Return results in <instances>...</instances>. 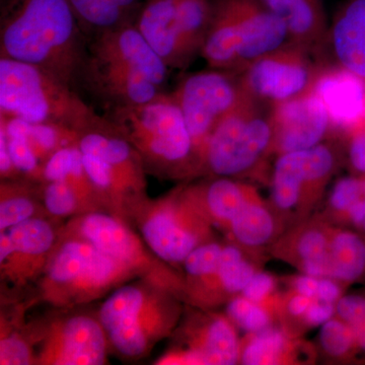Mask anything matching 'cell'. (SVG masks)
<instances>
[{
    "mask_svg": "<svg viewBox=\"0 0 365 365\" xmlns=\"http://www.w3.org/2000/svg\"><path fill=\"white\" fill-rule=\"evenodd\" d=\"M21 187L2 182L1 203H0V230L9 228L34 217L36 204L32 199L21 192Z\"/></svg>",
    "mask_w": 365,
    "mask_h": 365,
    "instance_id": "cell-34",
    "label": "cell"
},
{
    "mask_svg": "<svg viewBox=\"0 0 365 365\" xmlns=\"http://www.w3.org/2000/svg\"><path fill=\"white\" fill-rule=\"evenodd\" d=\"M327 277L345 287L365 277V237L350 227L332 225Z\"/></svg>",
    "mask_w": 365,
    "mask_h": 365,
    "instance_id": "cell-27",
    "label": "cell"
},
{
    "mask_svg": "<svg viewBox=\"0 0 365 365\" xmlns=\"http://www.w3.org/2000/svg\"><path fill=\"white\" fill-rule=\"evenodd\" d=\"M44 274L41 297L59 307L88 304L138 277L128 266L72 237L56 246Z\"/></svg>",
    "mask_w": 365,
    "mask_h": 365,
    "instance_id": "cell-8",
    "label": "cell"
},
{
    "mask_svg": "<svg viewBox=\"0 0 365 365\" xmlns=\"http://www.w3.org/2000/svg\"><path fill=\"white\" fill-rule=\"evenodd\" d=\"M67 234L90 242L128 266L141 280L169 290L185 302L184 274L160 260L119 216L98 211L83 213L72 220Z\"/></svg>",
    "mask_w": 365,
    "mask_h": 365,
    "instance_id": "cell-12",
    "label": "cell"
},
{
    "mask_svg": "<svg viewBox=\"0 0 365 365\" xmlns=\"http://www.w3.org/2000/svg\"><path fill=\"white\" fill-rule=\"evenodd\" d=\"M287 28L289 42L323 59L328 52L330 23L323 0H262Z\"/></svg>",
    "mask_w": 365,
    "mask_h": 365,
    "instance_id": "cell-22",
    "label": "cell"
},
{
    "mask_svg": "<svg viewBox=\"0 0 365 365\" xmlns=\"http://www.w3.org/2000/svg\"><path fill=\"white\" fill-rule=\"evenodd\" d=\"M328 52L335 66L365 81V0H344L330 23Z\"/></svg>",
    "mask_w": 365,
    "mask_h": 365,
    "instance_id": "cell-23",
    "label": "cell"
},
{
    "mask_svg": "<svg viewBox=\"0 0 365 365\" xmlns=\"http://www.w3.org/2000/svg\"><path fill=\"white\" fill-rule=\"evenodd\" d=\"M281 280L273 274L260 270L255 274L247 287L242 290L241 295L252 302L259 304H273L279 302L281 292L278 284Z\"/></svg>",
    "mask_w": 365,
    "mask_h": 365,
    "instance_id": "cell-37",
    "label": "cell"
},
{
    "mask_svg": "<svg viewBox=\"0 0 365 365\" xmlns=\"http://www.w3.org/2000/svg\"><path fill=\"white\" fill-rule=\"evenodd\" d=\"M172 93L193 139L199 160L217 124L249 98L239 74L210 67L184 76Z\"/></svg>",
    "mask_w": 365,
    "mask_h": 365,
    "instance_id": "cell-14",
    "label": "cell"
},
{
    "mask_svg": "<svg viewBox=\"0 0 365 365\" xmlns=\"http://www.w3.org/2000/svg\"><path fill=\"white\" fill-rule=\"evenodd\" d=\"M279 302L259 304L240 294L227 302L225 314L237 329H242L246 333L260 332L278 326Z\"/></svg>",
    "mask_w": 365,
    "mask_h": 365,
    "instance_id": "cell-31",
    "label": "cell"
},
{
    "mask_svg": "<svg viewBox=\"0 0 365 365\" xmlns=\"http://www.w3.org/2000/svg\"><path fill=\"white\" fill-rule=\"evenodd\" d=\"M169 71L132 23L93 35L79 78L111 110L157 98L165 91Z\"/></svg>",
    "mask_w": 365,
    "mask_h": 365,
    "instance_id": "cell-2",
    "label": "cell"
},
{
    "mask_svg": "<svg viewBox=\"0 0 365 365\" xmlns=\"http://www.w3.org/2000/svg\"><path fill=\"white\" fill-rule=\"evenodd\" d=\"M274 155L309 150L338 135L332 118L316 91L270 107Z\"/></svg>",
    "mask_w": 365,
    "mask_h": 365,
    "instance_id": "cell-17",
    "label": "cell"
},
{
    "mask_svg": "<svg viewBox=\"0 0 365 365\" xmlns=\"http://www.w3.org/2000/svg\"><path fill=\"white\" fill-rule=\"evenodd\" d=\"M362 197L361 177L350 174L339 178L329 189L325 206L319 215L332 225L346 227L350 212Z\"/></svg>",
    "mask_w": 365,
    "mask_h": 365,
    "instance_id": "cell-32",
    "label": "cell"
},
{
    "mask_svg": "<svg viewBox=\"0 0 365 365\" xmlns=\"http://www.w3.org/2000/svg\"><path fill=\"white\" fill-rule=\"evenodd\" d=\"M319 349L328 361H351L360 353L354 328L334 316L321 326Z\"/></svg>",
    "mask_w": 365,
    "mask_h": 365,
    "instance_id": "cell-30",
    "label": "cell"
},
{
    "mask_svg": "<svg viewBox=\"0 0 365 365\" xmlns=\"http://www.w3.org/2000/svg\"><path fill=\"white\" fill-rule=\"evenodd\" d=\"M68 0H14L2 19L0 57L39 67L73 86L86 47Z\"/></svg>",
    "mask_w": 365,
    "mask_h": 365,
    "instance_id": "cell-1",
    "label": "cell"
},
{
    "mask_svg": "<svg viewBox=\"0 0 365 365\" xmlns=\"http://www.w3.org/2000/svg\"><path fill=\"white\" fill-rule=\"evenodd\" d=\"M104 117L135 148L146 173L174 180L199 177V155L173 93L108 110Z\"/></svg>",
    "mask_w": 365,
    "mask_h": 365,
    "instance_id": "cell-3",
    "label": "cell"
},
{
    "mask_svg": "<svg viewBox=\"0 0 365 365\" xmlns=\"http://www.w3.org/2000/svg\"><path fill=\"white\" fill-rule=\"evenodd\" d=\"M362 180V193H364V198L365 199V176H360Z\"/></svg>",
    "mask_w": 365,
    "mask_h": 365,
    "instance_id": "cell-44",
    "label": "cell"
},
{
    "mask_svg": "<svg viewBox=\"0 0 365 365\" xmlns=\"http://www.w3.org/2000/svg\"><path fill=\"white\" fill-rule=\"evenodd\" d=\"M211 14L210 0H148L135 26L170 69H185L200 54Z\"/></svg>",
    "mask_w": 365,
    "mask_h": 365,
    "instance_id": "cell-11",
    "label": "cell"
},
{
    "mask_svg": "<svg viewBox=\"0 0 365 365\" xmlns=\"http://www.w3.org/2000/svg\"><path fill=\"white\" fill-rule=\"evenodd\" d=\"M332 223L317 213L292 225L271 247L270 256L299 271L327 277Z\"/></svg>",
    "mask_w": 365,
    "mask_h": 365,
    "instance_id": "cell-20",
    "label": "cell"
},
{
    "mask_svg": "<svg viewBox=\"0 0 365 365\" xmlns=\"http://www.w3.org/2000/svg\"><path fill=\"white\" fill-rule=\"evenodd\" d=\"M336 304L318 299H314L307 309L304 319V328L306 333L311 329L321 327L335 316Z\"/></svg>",
    "mask_w": 365,
    "mask_h": 365,
    "instance_id": "cell-40",
    "label": "cell"
},
{
    "mask_svg": "<svg viewBox=\"0 0 365 365\" xmlns=\"http://www.w3.org/2000/svg\"><path fill=\"white\" fill-rule=\"evenodd\" d=\"M43 190L45 208L51 215L58 217L83 212L78 194L64 181L44 182Z\"/></svg>",
    "mask_w": 365,
    "mask_h": 365,
    "instance_id": "cell-35",
    "label": "cell"
},
{
    "mask_svg": "<svg viewBox=\"0 0 365 365\" xmlns=\"http://www.w3.org/2000/svg\"><path fill=\"white\" fill-rule=\"evenodd\" d=\"M274 155L270 107L249 98L217 124L200 155L199 177L266 182Z\"/></svg>",
    "mask_w": 365,
    "mask_h": 365,
    "instance_id": "cell-6",
    "label": "cell"
},
{
    "mask_svg": "<svg viewBox=\"0 0 365 365\" xmlns=\"http://www.w3.org/2000/svg\"><path fill=\"white\" fill-rule=\"evenodd\" d=\"M287 42V28L262 0H216L200 55L210 68L239 73Z\"/></svg>",
    "mask_w": 365,
    "mask_h": 365,
    "instance_id": "cell-7",
    "label": "cell"
},
{
    "mask_svg": "<svg viewBox=\"0 0 365 365\" xmlns=\"http://www.w3.org/2000/svg\"><path fill=\"white\" fill-rule=\"evenodd\" d=\"M55 232L43 218L14 225L0 235V267L2 276L23 287L45 271L55 247Z\"/></svg>",
    "mask_w": 365,
    "mask_h": 365,
    "instance_id": "cell-18",
    "label": "cell"
},
{
    "mask_svg": "<svg viewBox=\"0 0 365 365\" xmlns=\"http://www.w3.org/2000/svg\"><path fill=\"white\" fill-rule=\"evenodd\" d=\"M319 278L321 277L300 273L297 275L285 276L281 281L284 283L288 289H292L312 299H316L318 295Z\"/></svg>",
    "mask_w": 365,
    "mask_h": 365,
    "instance_id": "cell-41",
    "label": "cell"
},
{
    "mask_svg": "<svg viewBox=\"0 0 365 365\" xmlns=\"http://www.w3.org/2000/svg\"><path fill=\"white\" fill-rule=\"evenodd\" d=\"M0 115L79 132L104 123L73 86L39 67L0 57Z\"/></svg>",
    "mask_w": 365,
    "mask_h": 365,
    "instance_id": "cell-4",
    "label": "cell"
},
{
    "mask_svg": "<svg viewBox=\"0 0 365 365\" xmlns=\"http://www.w3.org/2000/svg\"><path fill=\"white\" fill-rule=\"evenodd\" d=\"M335 317L354 328L365 319V294L342 295L336 302Z\"/></svg>",
    "mask_w": 365,
    "mask_h": 365,
    "instance_id": "cell-39",
    "label": "cell"
},
{
    "mask_svg": "<svg viewBox=\"0 0 365 365\" xmlns=\"http://www.w3.org/2000/svg\"><path fill=\"white\" fill-rule=\"evenodd\" d=\"M318 350L302 337H295L273 326L241 338L239 362L244 365L309 364L316 361Z\"/></svg>",
    "mask_w": 365,
    "mask_h": 365,
    "instance_id": "cell-24",
    "label": "cell"
},
{
    "mask_svg": "<svg viewBox=\"0 0 365 365\" xmlns=\"http://www.w3.org/2000/svg\"><path fill=\"white\" fill-rule=\"evenodd\" d=\"M41 181L66 182L78 194L83 213L96 211L98 205H104L86 173L83 153L76 143L57 150L46 160Z\"/></svg>",
    "mask_w": 365,
    "mask_h": 365,
    "instance_id": "cell-28",
    "label": "cell"
},
{
    "mask_svg": "<svg viewBox=\"0 0 365 365\" xmlns=\"http://www.w3.org/2000/svg\"><path fill=\"white\" fill-rule=\"evenodd\" d=\"M35 364L31 345L19 334L2 337L0 341V364L28 365Z\"/></svg>",
    "mask_w": 365,
    "mask_h": 365,
    "instance_id": "cell-38",
    "label": "cell"
},
{
    "mask_svg": "<svg viewBox=\"0 0 365 365\" xmlns=\"http://www.w3.org/2000/svg\"><path fill=\"white\" fill-rule=\"evenodd\" d=\"M128 210L135 216L141 237L151 251L174 268L182 265L197 247L215 240V225L187 185L158 200L143 197Z\"/></svg>",
    "mask_w": 365,
    "mask_h": 365,
    "instance_id": "cell-10",
    "label": "cell"
},
{
    "mask_svg": "<svg viewBox=\"0 0 365 365\" xmlns=\"http://www.w3.org/2000/svg\"><path fill=\"white\" fill-rule=\"evenodd\" d=\"M359 230V232H361V234L364 235L365 237V220H364V223H362L361 227H360L359 228V230Z\"/></svg>",
    "mask_w": 365,
    "mask_h": 365,
    "instance_id": "cell-45",
    "label": "cell"
},
{
    "mask_svg": "<svg viewBox=\"0 0 365 365\" xmlns=\"http://www.w3.org/2000/svg\"><path fill=\"white\" fill-rule=\"evenodd\" d=\"M83 30L96 34L135 23L138 0H68Z\"/></svg>",
    "mask_w": 365,
    "mask_h": 365,
    "instance_id": "cell-29",
    "label": "cell"
},
{
    "mask_svg": "<svg viewBox=\"0 0 365 365\" xmlns=\"http://www.w3.org/2000/svg\"><path fill=\"white\" fill-rule=\"evenodd\" d=\"M188 306L173 333L176 346L158 359V364H237L241 338L227 314Z\"/></svg>",
    "mask_w": 365,
    "mask_h": 365,
    "instance_id": "cell-15",
    "label": "cell"
},
{
    "mask_svg": "<svg viewBox=\"0 0 365 365\" xmlns=\"http://www.w3.org/2000/svg\"><path fill=\"white\" fill-rule=\"evenodd\" d=\"M0 173H1V177L4 179L13 178L18 174V172L14 169L13 160H11V153H9L6 130L1 126H0Z\"/></svg>",
    "mask_w": 365,
    "mask_h": 365,
    "instance_id": "cell-42",
    "label": "cell"
},
{
    "mask_svg": "<svg viewBox=\"0 0 365 365\" xmlns=\"http://www.w3.org/2000/svg\"><path fill=\"white\" fill-rule=\"evenodd\" d=\"M182 302L169 290L143 280L115 289L101 307L98 321L117 352L139 359L173 335L184 314Z\"/></svg>",
    "mask_w": 365,
    "mask_h": 365,
    "instance_id": "cell-5",
    "label": "cell"
},
{
    "mask_svg": "<svg viewBox=\"0 0 365 365\" xmlns=\"http://www.w3.org/2000/svg\"><path fill=\"white\" fill-rule=\"evenodd\" d=\"M287 230L269 201L258 194L237 213L225 234L227 242L263 263L271 247Z\"/></svg>",
    "mask_w": 365,
    "mask_h": 365,
    "instance_id": "cell-21",
    "label": "cell"
},
{
    "mask_svg": "<svg viewBox=\"0 0 365 365\" xmlns=\"http://www.w3.org/2000/svg\"><path fill=\"white\" fill-rule=\"evenodd\" d=\"M319 60L302 46L287 42L255 60L237 74L249 98L272 107L316 90L327 69Z\"/></svg>",
    "mask_w": 365,
    "mask_h": 365,
    "instance_id": "cell-13",
    "label": "cell"
},
{
    "mask_svg": "<svg viewBox=\"0 0 365 365\" xmlns=\"http://www.w3.org/2000/svg\"><path fill=\"white\" fill-rule=\"evenodd\" d=\"M338 135L342 143L344 165L350 174L365 176V125Z\"/></svg>",
    "mask_w": 365,
    "mask_h": 365,
    "instance_id": "cell-36",
    "label": "cell"
},
{
    "mask_svg": "<svg viewBox=\"0 0 365 365\" xmlns=\"http://www.w3.org/2000/svg\"><path fill=\"white\" fill-rule=\"evenodd\" d=\"M187 187L210 222L225 232L242 207L260 194L252 182L232 178L208 177Z\"/></svg>",
    "mask_w": 365,
    "mask_h": 365,
    "instance_id": "cell-26",
    "label": "cell"
},
{
    "mask_svg": "<svg viewBox=\"0 0 365 365\" xmlns=\"http://www.w3.org/2000/svg\"><path fill=\"white\" fill-rule=\"evenodd\" d=\"M338 134L365 125V81L335 66L327 67L314 90Z\"/></svg>",
    "mask_w": 365,
    "mask_h": 365,
    "instance_id": "cell-25",
    "label": "cell"
},
{
    "mask_svg": "<svg viewBox=\"0 0 365 365\" xmlns=\"http://www.w3.org/2000/svg\"><path fill=\"white\" fill-rule=\"evenodd\" d=\"M107 334L100 321L88 316L52 322L40 341L35 364L101 365L107 360Z\"/></svg>",
    "mask_w": 365,
    "mask_h": 365,
    "instance_id": "cell-16",
    "label": "cell"
},
{
    "mask_svg": "<svg viewBox=\"0 0 365 365\" xmlns=\"http://www.w3.org/2000/svg\"><path fill=\"white\" fill-rule=\"evenodd\" d=\"M223 242L211 241L197 247L182 262L185 289L204 278L212 275L220 266Z\"/></svg>",
    "mask_w": 365,
    "mask_h": 365,
    "instance_id": "cell-33",
    "label": "cell"
},
{
    "mask_svg": "<svg viewBox=\"0 0 365 365\" xmlns=\"http://www.w3.org/2000/svg\"><path fill=\"white\" fill-rule=\"evenodd\" d=\"M344 165L339 135L309 150L275 157L269 186L271 204L287 228L313 215L334 176Z\"/></svg>",
    "mask_w": 365,
    "mask_h": 365,
    "instance_id": "cell-9",
    "label": "cell"
},
{
    "mask_svg": "<svg viewBox=\"0 0 365 365\" xmlns=\"http://www.w3.org/2000/svg\"><path fill=\"white\" fill-rule=\"evenodd\" d=\"M354 330L359 351L365 353V319L359 325L354 327Z\"/></svg>",
    "mask_w": 365,
    "mask_h": 365,
    "instance_id": "cell-43",
    "label": "cell"
},
{
    "mask_svg": "<svg viewBox=\"0 0 365 365\" xmlns=\"http://www.w3.org/2000/svg\"><path fill=\"white\" fill-rule=\"evenodd\" d=\"M262 269V262L227 242L223 246L222 259L212 275L186 289V304L203 309H213L227 304L242 294L255 274Z\"/></svg>",
    "mask_w": 365,
    "mask_h": 365,
    "instance_id": "cell-19",
    "label": "cell"
}]
</instances>
